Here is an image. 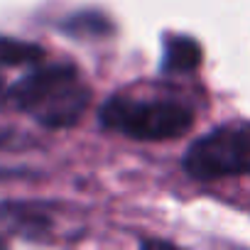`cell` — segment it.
I'll return each mask as SVG.
<instances>
[{
    "label": "cell",
    "mask_w": 250,
    "mask_h": 250,
    "mask_svg": "<svg viewBox=\"0 0 250 250\" xmlns=\"http://www.w3.org/2000/svg\"><path fill=\"white\" fill-rule=\"evenodd\" d=\"M5 101L44 128H71L83 115L91 91L74 64L37 66L5 91Z\"/></svg>",
    "instance_id": "obj_1"
},
{
    "label": "cell",
    "mask_w": 250,
    "mask_h": 250,
    "mask_svg": "<svg viewBox=\"0 0 250 250\" xmlns=\"http://www.w3.org/2000/svg\"><path fill=\"white\" fill-rule=\"evenodd\" d=\"M98 120L103 128L113 133L150 143L184 135L194 125V110L179 101H143L128 96H113L101 105Z\"/></svg>",
    "instance_id": "obj_2"
},
{
    "label": "cell",
    "mask_w": 250,
    "mask_h": 250,
    "mask_svg": "<svg viewBox=\"0 0 250 250\" xmlns=\"http://www.w3.org/2000/svg\"><path fill=\"white\" fill-rule=\"evenodd\" d=\"M182 165L189 177L204 182L250 174V125L228 123L196 138Z\"/></svg>",
    "instance_id": "obj_3"
},
{
    "label": "cell",
    "mask_w": 250,
    "mask_h": 250,
    "mask_svg": "<svg viewBox=\"0 0 250 250\" xmlns=\"http://www.w3.org/2000/svg\"><path fill=\"white\" fill-rule=\"evenodd\" d=\"M0 226L10 233L40 240L52 230V216L42 204L35 201H3L0 204Z\"/></svg>",
    "instance_id": "obj_4"
},
{
    "label": "cell",
    "mask_w": 250,
    "mask_h": 250,
    "mask_svg": "<svg viewBox=\"0 0 250 250\" xmlns=\"http://www.w3.org/2000/svg\"><path fill=\"white\" fill-rule=\"evenodd\" d=\"M201 64V47L194 37L169 35L165 37L162 71L165 74H189Z\"/></svg>",
    "instance_id": "obj_5"
},
{
    "label": "cell",
    "mask_w": 250,
    "mask_h": 250,
    "mask_svg": "<svg viewBox=\"0 0 250 250\" xmlns=\"http://www.w3.org/2000/svg\"><path fill=\"white\" fill-rule=\"evenodd\" d=\"M44 59V49L35 42L0 37V66H35Z\"/></svg>",
    "instance_id": "obj_6"
},
{
    "label": "cell",
    "mask_w": 250,
    "mask_h": 250,
    "mask_svg": "<svg viewBox=\"0 0 250 250\" xmlns=\"http://www.w3.org/2000/svg\"><path fill=\"white\" fill-rule=\"evenodd\" d=\"M5 96V86H3V79H0V98Z\"/></svg>",
    "instance_id": "obj_7"
},
{
    "label": "cell",
    "mask_w": 250,
    "mask_h": 250,
    "mask_svg": "<svg viewBox=\"0 0 250 250\" xmlns=\"http://www.w3.org/2000/svg\"><path fill=\"white\" fill-rule=\"evenodd\" d=\"M0 248H3V240H0Z\"/></svg>",
    "instance_id": "obj_8"
}]
</instances>
